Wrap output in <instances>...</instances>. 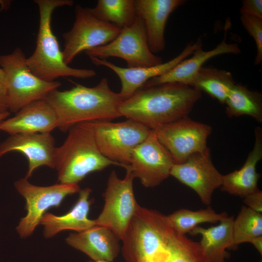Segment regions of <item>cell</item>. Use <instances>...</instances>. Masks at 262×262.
Masks as SVG:
<instances>
[{
  "mask_svg": "<svg viewBox=\"0 0 262 262\" xmlns=\"http://www.w3.org/2000/svg\"><path fill=\"white\" fill-rule=\"evenodd\" d=\"M201 92L190 86L176 82L144 87L123 100L121 116L151 130L188 116Z\"/></svg>",
  "mask_w": 262,
  "mask_h": 262,
  "instance_id": "cell-1",
  "label": "cell"
},
{
  "mask_svg": "<svg viewBox=\"0 0 262 262\" xmlns=\"http://www.w3.org/2000/svg\"><path fill=\"white\" fill-rule=\"evenodd\" d=\"M44 99L55 112L58 128L63 132L78 124L121 117L119 108L123 100L111 89L106 78L94 87L76 83L69 90H54Z\"/></svg>",
  "mask_w": 262,
  "mask_h": 262,
  "instance_id": "cell-2",
  "label": "cell"
},
{
  "mask_svg": "<svg viewBox=\"0 0 262 262\" xmlns=\"http://www.w3.org/2000/svg\"><path fill=\"white\" fill-rule=\"evenodd\" d=\"M67 131L65 141L55 148L54 155V168L58 172L59 183L78 184L92 172L111 165L120 166L100 152L91 122L75 125Z\"/></svg>",
  "mask_w": 262,
  "mask_h": 262,
  "instance_id": "cell-3",
  "label": "cell"
},
{
  "mask_svg": "<svg viewBox=\"0 0 262 262\" xmlns=\"http://www.w3.org/2000/svg\"><path fill=\"white\" fill-rule=\"evenodd\" d=\"M39 12V25L36 47L27 58L29 69L36 76L45 81L53 82L61 77L86 79L95 76L96 71L89 69L70 67L64 60L56 37L51 28L52 14L57 8L73 5L71 0H35Z\"/></svg>",
  "mask_w": 262,
  "mask_h": 262,
  "instance_id": "cell-4",
  "label": "cell"
},
{
  "mask_svg": "<svg viewBox=\"0 0 262 262\" xmlns=\"http://www.w3.org/2000/svg\"><path fill=\"white\" fill-rule=\"evenodd\" d=\"M175 232L167 216L138 205L121 240L126 262H145L166 250Z\"/></svg>",
  "mask_w": 262,
  "mask_h": 262,
  "instance_id": "cell-5",
  "label": "cell"
},
{
  "mask_svg": "<svg viewBox=\"0 0 262 262\" xmlns=\"http://www.w3.org/2000/svg\"><path fill=\"white\" fill-rule=\"evenodd\" d=\"M26 57L20 48L11 53L0 55V66L7 81L6 98L8 110L16 113L27 105L44 99L61 85L60 82L41 80L29 69Z\"/></svg>",
  "mask_w": 262,
  "mask_h": 262,
  "instance_id": "cell-6",
  "label": "cell"
},
{
  "mask_svg": "<svg viewBox=\"0 0 262 262\" xmlns=\"http://www.w3.org/2000/svg\"><path fill=\"white\" fill-rule=\"evenodd\" d=\"M95 141L106 158L124 167L133 149L149 135L151 129L134 121L91 122Z\"/></svg>",
  "mask_w": 262,
  "mask_h": 262,
  "instance_id": "cell-7",
  "label": "cell"
},
{
  "mask_svg": "<svg viewBox=\"0 0 262 262\" xmlns=\"http://www.w3.org/2000/svg\"><path fill=\"white\" fill-rule=\"evenodd\" d=\"M134 177L128 171L123 179L115 171L110 174L104 194L103 208L95 225L110 229L122 240L138 205L133 189Z\"/></svg>",
  "mask_w": 262,
  "mask_h": 262,
  "instance_id": "cell-8",
  "label": "cell"
},
{
  "mask_svg": "<svg viewBox=\"0 0 262 262\" xmlns=\"http://www.w3.org/2000/svg\"><path fill=\"white\" fill-rule=\"evenodd\" d=\"M85 52L89 57L100 59L120 58L126 62L128 67H147L163 63L161 57L150 50L143 21L137 15L134 22L121 29L111 42Z\"/></svg>",
  "mask_w": 262,
  "mask_h": 262,
  "instance_id": "cell-9",
  "label": "cell"
},
{
  "mask_svg": "<svg viewBox=\"0 0 262 262\" xmlns=\"http://www.w3.org/2000/svg\"><path fill=\"white\" fill-rule=\"evenodd\" d=\"M75 20L72 28L63 34L64 60L70 64L82 51L101 46L113 40L120 29L96 17L90 8L75 7Z\"/></svg>",
  "mask_w": 262,
  "mask_h": 262,
  "instance_id": "cell-10",
  "label": "cell"
},
{
  "mask_svg": "<svg viewBox=\"0 0 262 262\" xmlns=\"http://www.w3.org/2000/svg\"><path fill=\"white\" fill-rule=\"evenodd\" d=\"M15 186L26 200L27 214L21 219L16 228L22 238L33 233L49 208L60 206L66 197L81 190L78 184L59 183L49 186H36L25 178L16 181Z\"/></svg>",
  "mask_w": 262,
  "mask_h": 262,
  "instance_id": "cell-11",
  "label": "cell"
},
{
  "mask_svg": "<svg viewBox=\"0 0 262 262\" xmlns=\"http://www.w3.org/2000/svg\"><path fill=\"white\" fill-rule=\"evenodd\" d=\"M152 130L175 164H180L208 147L207 140L212 128L187 116Z\"/></svg>",
  "mask_w": 262,
  "mask_h": 262,
  "instance_id": "cell-12",
  "label": "cell"
},
{
  "mask_svg": "<svg viewBox=\"0 0 262 262\" xmlns=\"http://www.w3.org/2000/svg\"><path fill=\"white\" fill-rule=\"evenodd\" d=\"M174 160L153 130L132 150L129 164L124 168L146 187H154L169 176Z\"/></svg>",
  "mask_w": 262,
  "mask_h": 262,
  "instance_id": "cell-13",
  "label": "cell"
},
{
  "mask_svg": "<svg viewBox=\"0 0 262 262\" xmlns=\"http://www.w3.org/2000/svg\"><path fill=\"white\" fill-rule=\"evenodd\" d=\"M170 176L191 188L203 204L209 205L214 191L222 185L223 175L213 165L207 147L181 163L174 164Z\"/></svg>",
  "mask_w": 262,
  "mask_h": 262,
  "instance_id": "cell-14",
  "label": "cell"
},
{
  "mask_svg": "<svg viewBox=\"0 0 262 262\" xmlns=\"http://www.w3.org/2000/svg\"><path fill=\"white\" fill-rule=\"evenodd\" d=\"M202 45L200 39L188 44L183 50L172 59L160 64L147 67H122L108 61L94 57H89L96 66H103L113 71L118 77L121 83L119 93L123 100L131 97L149 80L161 76L173 68L181 61L191 55L194 51Z\"/></svg>",
  "mask_w": 262,
  "mask_h": 262,
  "instance_id": "cell-15",
  "label": "cell"
},
{
  "mask_svg": "<svg viewBox=\"0 0 262 262\" xmlns=\"http://www.w3.org/2000/svg\"><path fill=\"white\" fill-rule=\"evenodd\" d=\"M55 139L50 133L11 134L0 143V158L12 151L24 155L28 162L25 178L42 166L54 168Z\"/></svg>",
  "mask_w": 262,
  "mask_h": 262,
  "instance_id": "cell-16",
  "label": "cell"
},
{
  "mask_svg": "<svg viewBox=\"0 0 262 262\" xmlns=\"http://www.w3.org/2000/svg\"><path fill=\"white\" fill-rule=\"evenodd\" d=\"M185 0H134L136 14L143 20L150 50L154 54L165 48L164 30L170 15Z\"/></svg>",
  "mask_w": 262,
  "mask_h": 262,
  "instance_id": "cell-17",
  "label": "cell"
},
{
  "mask_svg": "<svg viewBox=\"0 0 262 262\" xmlns=\"http://www.w3.org/2000/svg\"><path fill=\"white\" fill-rule=\"evenodd\" d=\"M15 115L0 123V131L16 133H50L58 128L56 115L44 99L23 107Z\"/></svg>",
  "mask_w": 262,
  "mask_h": 262,
  "instance_id": "cell-18",
  "label": "cell"
},
{
  "mask_svg": "<svg viewBox=\"0 0 262 262\" xmlns=\"http://www.w3.org/2000/svg\"><path fill=\"white\" fill-rule=\"evenodd\" d=\"M225 39L226 37L215 48L210 50H204L201 45L189 58L182 60L166 73L149 80L143 86L176 82L192 87L196 75L208 60L221 54H237L241 52L237 44L228 43Z\"/></svg>",
  "mask_w": 262,
  "mask_h": 262,
  "instance_id": "cell-19",
  "label": "cell"
},
{
  "mask_svg": "<svg viewBox=\"0 0 262 262\" xmlns=\"http://www.w3.org/2000/svg\"><path fill=\"white\" fill-rule=\"evenodd\" d=\"M118 239L110 229L95 225L84 231L70 234L66 241L91 260L112 262L119 252Z\"/></svg>",
  "mask_w": 262,
  "mask_h": 262,
  "instance_id": "cell-20",
  "label": "cell"
},
{
  "mask_svg": "<svg viewBox=\"0 0 262 262\" xmlns=\"http://www.w3.org/2000/svg\"><path fill=\"white\" fill-rule=\"evenodd\" d=\"M255 137L253 148L241 168L223 176L222 191L244 197L259 189L261 175L257 172V165L262 158V131L260 127L255 128Z\"/></svg>",
  "mask_w": 262,
  "mask_h": 262,
  "instance_id": "cell-21",
  "label": "cell"
},
{
  "mask_svg": "<svg viewBox=\"0 0 262 262\" xmlns=\"http://www.w3.org/2000/svg\"><path fill=\"white\" fill-rule=\"evenodd\" d=\"M92 190L88 187L80 190L77 202L64 215L58 216L46 213L40 223L44 226L45 237H53L64 230L81 232L95 226L94 220L88 218L91 205L89 196Z\"/></svg>",
  "mask_w": 262,
  "mask_h": 262,
  "instance_id": "cell-22",
  "label": "cell"
},
{
  "mask_svg": "<svg viewBox=\"0 0 262 262\" xmlns=\"http://www.w3.org/2000/svg\"><path fill=\"white\" fill-rule=\"evenodd\" d=\"M234 219L232 216H228L216 226L208 228L197 226L190 233L201 236L199 243L210 262H226L228 257L226 249L233 246Z\"/></svg>",
  "mask_w": 262,
  "mask_h": 262,
  "instance_id": "cell-23",
  "label": "cell"
},
{
  "mask_svg": "<svg viewBox=\"0 0 262 262\" xmlns=\"http://www.w3.org/2000/svg\"><path fill=\"white\" fill-rule=\"evenodd\" d=\"M235 83L230 72L215 67L202 66L196 75L192 87L225 104Z\"/></svg>",
  "mask_w": 262,
  "mask_h": 262,
  "instance_id": "cell-24",
  "label": "cell"
},
{
  "mask_svg": "<svg viewBox=\"0 0 262 262\" xmlns=\"http://www.w3.org/2000/svg\"><path fill=\"white\" fill-rule=\"evenodd\" d=\"M225 104L226 113L229 117L246 115L262 122V98L259 92L235 83Z\"/></svg>",
  "mask_w": 262,
  "mask_h": 262,
  "instance_id": "cell-25",
  "label": "cell"
},
{
  "mask_svg": "<svg viewBox=\"0 0 262 262\" xmlns=\"http://www.w3.org/2000/svg\"><path fill=\"white\" fill-rule=\"evenodd\" d=\"M90 10L98 18L120 29L132 25L137 17L134 0H98Z\"/></svg>",
  "mask_w": 262,
  "mask_h": 262,
  "instance_id": "cell-26",
  "label": "cell"
},
{
  "mask_svg": "<svg viewBox=\"0 0 262 262\" xmlns=\"http://www.w3.org/2000/svg\"><path fill=\"white\" fill-rule=\"evenodd\" d=\"M228 215L226 212L216 213L211 207L197 211L187 209L178 210L167 216L174 231L180 234L190 233L196 227L204 223H215Z\"/></svg>",
  "mask_w": 262,
  "mask_h": 262,
  "instance_id": "cell-27",
  "label": "cell"
},
{
  "mask_svg": "<svg viewBox=\"0 0 262 262\" xmlns=\"http://www.w3.org/2000/svg\"><path fill=\"white\" fill-rule=\"evenodd\" d=\"M232 248L262 236V213L243 206L232 224Z\"/></svg>",
  "mask_w": 262,
  "mask_h": 262,
  "instance_id": "cell-28",
  "label": "cell"
},
{
  "mask_svg": "<svg viewBox=\"0 0 262 262\" xmlns=\"http://www.w3.org/2000/svg\"><path fill=\"white\" fill-rule=\"evenodd\" d=\"M169 262H210L199 242L175 231L166 246Z\"/></svg>",
  "mask_w": 262,
  "mask_h": 262,
  "instance_id": "cell-29",
  "label": "cell"
},
{
  "mask_svg": "<svg viewBox=\"0 0 262 262\" xmlns=\"http://www.w3.org/2000/svg\"><path fill=\"white\" fill-rule=\"evenodd\" d=\"M241 22L254 40L256 46L255 65L262 61V18L248 15L241 14Z\"/></svg>",
  "mask_w": 262,
  "mask_h": 262,
  "instance_id": "cell-30",
  "label": "cell"
},
{
  "mask_svg": "<svg viewBox=\"0 0 262 262\" xmlns=\"http://www.w3.org/2000/svg\"><path fill=\"white\" fill-rule=\"evenodd\" d=\"M240 13L262 18V0H243L242 5L240 8Z\"/></svg>",
  "mask_w": 262,
  "mask_h": 262,
  "instance_id": "cell-31",
  "label": "cell"
},
{
  "mask_svg": "<svg viewBox=\"0 0 262 262\" xmlns=\"http://www.w3.org/2000/svg\"><path fill=\"white\" fill-rule=\"evenodd\" d=\"M244 203L250 209L262 213V192L258 189L256 191L244 197Z\"/></svg>",
  "mask_w": 262,
  "mask_h": 262,
  "instance_id": "cell-32",
  "label": "cell"
},
{
  "mask_svg": "<svg viewBox=\"0 0 262 262\" xmlns=\"http://www.w3.org/2000/svg\"><path fill=\"white\" fill-rule=\"evenodd\" d=\"M145 262H169L167 250L158 253Z\"/></svg>",
  "mask_w": 262,
  "mask_h": 262,
  "instance_id": "cell-33",
  "label": "cell"
},
{
  "mask_svg": "<svg viewBox=\"0 0 262 262\" xmlns=\"http://www.w3.org/2000/svg\"><path fill=\"white\" fill-rule=\"evenodd\" d=\"M7 81L4 70L0 67V95L6 97Z\"/></svg>",
  "mask_w": 262,
  "mask_h": 262,
  "instance_id": "cell-34",
  "label": "cell"
},
{
  "mask_svg": "<svg viewBox=\"0 0 262 262\" xmlns=\"http://www.w3.org/2000/svg\"><path fill=\"white\" fill-rule=\"evenodd\" d=\"M254 246L259 253L262 255V236L257 237L253 239L250 243Z\"/></svg>",
  "mask_w": 262,
  "mask_h": 262,
  "instance_id": "cell-35",
  "label": "cell"
},
{
  "mask_svg": "<svg viewBox=\"0 0 262 262\" xmlns=\"http://www.w3.org/2000/svg\"><path fill=\"white\" fill-rule=\"evenodd\" d=\"M9 111L6 98L0 95V113Z\"/></svg>",
  "mask_w": 262,
  "mask_h": 262,
  "instance_id": "cell-36",
  "label": "cell"
},
{
  "mask_svg": "<svg viewBox=\"0 0 262 262\" xmlns=\"http://www.w3.org/2000/svg\"><path fill=\"white\" fill-rule=\"evenodd\" d=\"M10 115L9 111H7L4 113H0V123L6 119Z\"/></svg>",
  "mask_w": 262,
  "mask_h": 262,
  "instance_id": "cell-37",
  "label": "cell"
},
{
  "mask_svg": "<svg viewBox=\"0 0 262 262\" xmlns=\"http://www.w3.org/2000/svg\"><path fill=\"white\" fill-rule=\"evenodd\" d=\"M87 262H112L100 261H93V260H90V261H88Z\"/></svg>",
  "mask_w": 262,
  "mask_h": 262,
  "instance_id": "cell-38",
  "label": "cell"
},
{
  "mask_svg": "<svg viewBox=\"0 0 262 262\" xmlns=\"http://www.w3.org/2000/svg\"><path fill=\"white\" fill-rule=\"evenodd\" d=\"M260 262H262V260H261V261H260Z\"/></svg>",
  "mask_w": 262,
  "mask_h": 262,
  "instance_id": "cell-39",
  "label": "cell"
}]
</instances>
